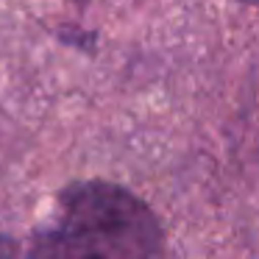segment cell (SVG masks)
Segmentation results:
<instances>
[{
    "label": "cell",
    "mask_w": 259,
    "mask_h": 259,
    "mask_svg": "<svg viewBox=\"0 0 259 259\" xmlns=\"http://www.w3.org/2000/svg\"><path fill=\"white\" fill-rule=\"evenodd\" d=\"M0 259H20V245L12 237H0Z\"/></svg>",
    "instance_id": "cell-2"
},
{
    "label": "cell",
    "mask_w": 259,
    "mask_h": 259,
    "mask_svg": "<svg viewBox=\"0 0 259 259\" xmlns=\"http://www.w3.org/2000/svg\"><path fill=\"white\" fill-rule=\"evenodd\" d=\"M25 259H164V237L142 198L87 179L59 192Z\"/></svg>",
    "instance_id": "cell-1"
},
{
    "label": "cell",
    "mask_w": 259,
    "mask_h": 259,
    "mask_svg": "<svg viewBox=\"0 0 259 259\" xmlns=\"http://www.w3.org/2000/svg\"><path fill=\"white\" fill-rule=\"evenodd\" d=\"M240 3H259V0H240Z\"/></svg>",
    "instance_id": "cell-3"
}]
</instances>
